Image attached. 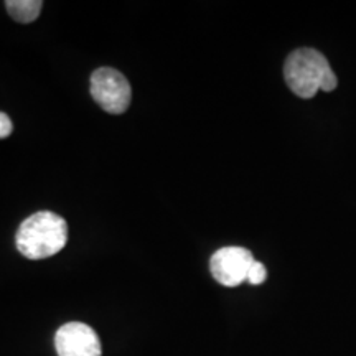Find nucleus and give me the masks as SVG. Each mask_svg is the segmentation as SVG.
Here are the masks:
<instances>
[{
	"label": "nucleus",
	"instance_id": "f257e3e1",
	"mask_svg": "<svg viewBox=\"0 0 356 356\" xmlns=\"http://www.w3.org/2000/svg\"><path fill=\"white\" fill-rule=\"evenodd\" d=\"M284 78L296 96L310 99L318 91L330 92L337 88V76L322 53L314 48H299L287 56Z\"/></svg>",
	"mask_w": 356,
	"mask_h": 356
},
{
	"label": "nucleus",
	"instance_id": "f03ea898",
	"mask_svg": "<svg viewBox=\"0 0 356 356\" xmlns=\"http://www.w3.org/2000/svg\"><path fill=\"white\" fill-rule=\"evenodd\" d=\"M68 241L65 218L51 211H38L22 222L17 231V249L26 259H47L58 254Z\"/></svg>",
	"mask_w": 356,
	"mask_h": 356
},
{
	"label": "nucleus",
	"instance_id": "7ed1b4c3",
	"mask_svg": "<svg viewBox=\"0 0 356 356\" xmlns=\"http://www.w3.org/2000/svg\"><path fill=\"white\" fill-rule=\"evenodd\" d=\"M91 96L106 113L122 114L131 106L132 89L118 70L99 68L91 74Z\"/></svg>",
	"mask_w": 356,
	"mask_h": 356
},
{
	"label": "nucleus",
	"instance_id": "20e7f679",
	"mask_svg": "<svg viewBox=\"0 0 356 356\" xmlns=\"http://www.w3.org/2000/svg\"><path fill=\"white\" fill-rule=\"evenodd\" d=\"M254 262V256L249 249L228 246L221 248L211 256L210 270L218 284L225 287H238L246 282Z\"/></svg>",
	"mask_w": 356,
	"mask_h": 356
},
{
	"label": "nucleus",
	"instance_id": "39448f33",
	"mask_svg": "<svg viewBox=\"0 0 356 356\" xmlns=\"http://www.w3.org/2000/svg\"><path fill=\"white\" fill-rule=\"evenodd\" d=\"M55 348L58 356H102L97 333L81 322L61 325L55 335Z\"/></svg>",
	"mask_w": 356,
	"mask_h": 356
},
{
	"label": "nucleus",
	"instance_id": "423d86ee",
	"mask_svg": "<svg viewBox=\"0 0 356 356\" xmlns=\"http://www.w3.org/2000/svg\"><path fill=\"white\" fill-rule=\"evenodd\" d=\"M6 7L15 22L32 24L33 20L38 19L43 2H40V0H8V2H6Z\"/></svg>",
	"mask_w": 356,
	"mask_h": 356
},
{
	"label": "nucleus",
	"instance_id": "0eeeda50",
	"mask_svg": "<svg viewBox=\"0 0 356 356\" xmlns=\"http://www.w3.org/2000/svg\"><path fill=\"white\" fill-rule=\"evenodd\" d=\"M267 279V270H266V266L262 264V262H254L251 267V270H249V275H248V282L252 284V286H259V284L264 282Z\"/></svg>",
	"mask_w": 356,
	"mask_h": 356
},
{
	"label": "nucleus",
	"instance_id": "6e6552de",
	"mask_svg": "<svg viewBox=\"0 0 356 356\" xmlns=\"http://www.w3.org/2000/svg\"><path fill=\"white\" fill-rule=\"evenodd\" d=\"M13 131L10 118L6 113H0V139H7Z\"/></svg>",
	"mask_w": 356,
	"mask_h": 356
}]
</instances>
